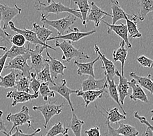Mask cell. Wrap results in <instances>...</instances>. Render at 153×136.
<instances>
[{
    "label": "cell",
    "instance_id": "6",
    "mask_svg": "<svg viewBox=\"0 0 153 136\" xmlns=\"http://www.w3.org/2000/svg\"><path fill=\"white\" fill-rule=\"evenodd\" d=\"M63 106V104H61L60 105H56L53 104V103H48V104L42 105L33 106V109L35 111H39L41 113L44 119H45L44 128H46L50 120L54 116L58 115L61 113Z\"/></svg>",
    "mask_w": 153,
    "mask_h": 136
},
{
    "label": "cell",
    "instance_id": "25",
    "mask_svg": "<svg viewBox=\"0 0 153 136\" xmlns=\"http://www.w3.org/2000/svg\"><path fill=\"white\" fill-rule=\"evenodd\" d=\"M31 30L35 32V34L40 41L46 44H47V39L53 34V32L46 28L45 27V25L43 24L41 26H39L36 23H33V28Z\"/></svg>",
    "mask_w": 153,
    "mask_h": 136
},
{
    "label": "cell",
    "instance_id": "33",
    "mask_svg": "<svg viewBox=\"0 0 153 136\" xmlns=\"http://www.w3.org/2000/svg\"><path fill=\"white\" fill-rule=\"evenodd\" d=\"M84 123L85 122L83 120L79 119L76 114L73 113L71 122L69 124L70 126L68 128H71V130L73 132L75 136H82V126Z\"/></svg>",
    "mask_w": 153,
    "mask_h": 136
},
{
    "label": "cell",
    "instance_id": "34",
    "mask_svg": "<svg viewBox=\"0 0 153 136\" xmlns=\"http://www.w3.org/2000/svg\"><path fill=\"white\" fill-rule=\"evenodd\" d=\"M36 78L40 82L42 83H51L54 85L56 83H54L53 80H52V77H51L50 71V68L48 64L46 63L45 64V67L42 69L41 71L36 73Z\"/></svg>",
    "mask_w": 153,
    "mask_h": 136
},
{
    "label": "cell",
    "instance_id": "54",
    "mask_svg": "<svg viewBox=\"0 0 153 136\" xmlns=\"http://www.w3.org/2000/svg\"><path fill=\"white\" fill-rule=\"evenodd\" d=\"M1 56H0V57H1Z\"/></svg>",
    "mask_w": 153,
    "mask_h": 136
},
{
    "label": "cell",
    "instance_id": "18",
    "mask_svg": "<svg viewBox=\"0 0 153 136\" xmlns=\"http://www.w3.org/2000/svg\"><path fill=\"white\" fill-rule=\"evenodd\" d=\"M129 87L132 89V94L130 95V99L133 101L139 100L144 103H148L149 100L147 95L145 94L143 88L140 86L136 80L134 79H131L130 81H128Z\"/></svg>",
    "mask_w": 153,
    "mask_h": 136
},
{
    "label": "cell",
    "instance_id": "24",
    "mask_svg": "<svg viewBox=\"0 0 153 136\" xmlns=\"http://www.w3.org/2000/svg\"><path fill=\"white\" fill-rule=\"evenodd\" d=\"M111 4V9L112 11V22L111 24L114 25L120 20H125L127 13L120 6L117 0H110Z\"/></svg>",
    "mask_w": 153,
    "mask_h": 136
},
{
    "label": "cell",
    "instance_id": "7",
    "mask_svg": "<svg viewBox=\"0 0 153 136\" xmlns=\"http://www.w3.org/2000/svg\"><path fill=\"white\" fill-rule=\"evenodd\" d=\"M45 49H48V48L39 45H36L34 49H31L30 48L28 49L31 60L30 66L32 69H34L35 73L41 71L45 65V59L42 56V51Z\"/></svg>",
    "mask_w": 153,
    "mask_h": 136
},
{
    "label": "cell",
    "instance_id": "5",
    "mask_svg": "<svg viewBox=\"0 0 153 136\" xmlns=\"http://www.w3.org/2000/svg\"><path fill=\"white\" fill-rule=\"evenodd\" d=\"M29 59H30V54L27 51L25 54L13 58L5 65L4 68L7 69L20 71L22 72V75L30 79L32 68L27 64V60Z\"/></svg>",
    "mask_w": 153,
    "mask_h": 136
},
{
    "label": "cell",
    "instance_id": "44",
    "mask_svg": "<svg viewBox=\"0 0 153 136\" xmlns=\"http://www.w3.org/2000/svg\"><path fill=\"white\" fill-rule=\"evenodd\" d=\"M85 134L87 136H101L100 128L98 126L90 128L85 131Z\"/></svg>",
    "mask_w": 153,
    "mask_h": 136
},
{
    "label": "cell",
    "instance_id": "42",
    "mask_svg": "<svg viewBox=\"0 0 153 136\" xmlns=\"http://www.w3.org/2000/svg\"><path fill=\"white\" fill-rule=\"evenodd\" d=\"M137 61L140 65L142 67L144 68H152V64H153V61L152 60L150 59V58L143 56H140L137 58Z\"/></svg>",
    "mask_w": 153,
    "mask_h": 136
},
{
    "label": "cell",
    "instance_id": "47",
    "mask_svg": "<svg viewBox=\"0 0 153 136\" xmlns=\"http://www.w3.org/2000/svg\"><path fill=\"white\" fill-rule=\"evenodd\" d=\"M7 59V56L6 53H5L3 55H1V56L0 57V75H1L3 69L5 68Z\"/></svg>",
    "mask_w": 153,
    "mask_h": 136
},
{
    "label": "cell",
    "instance_id": "26",
    "mask_svg": "<svg viewBox=\"0 0 153 136\" xmlns=\"http://www.w3.org/2000/svg\"><path fill=\"white\" fill-rule=\"evenodd\" d=\"M130 76L132 79L136 80V81L140 84V86L143 89L147 90L150 93L152 94V86L153 82L152 80V75L149 74L146 77H140L136 75V73L132 72L130 73Z\"/></svg>",
    "mask_w": 153,
    "mask_h": 136
},
{
    "label": "cell",
    "instance_id": "38",
    "mask_svg": "<svg viewBox=\"0 0 153 136\" xmlns=\"http://www.w3.org/2000/svg\"><path fill=\"white\" fill-rule=\"evenodd\" d=\"M39 93L41 95L43 100L45 101H48V98H54L56 96L55 92L51 90L49 86V83H42L40 86Z\"/></svg>",
    "mask_w": 153,
    "mask_h": 136
},
{
    "label": "cell",
    "instance_id": "55",
    "mask_svg": "<svg viewBox=\"0 0 153 136\" xmlns=\"http://www.w3.org/2000/svg\"><path fill=\"white\" fill-rule=\"evenodd\" d=\"M41 136H42V135H41Z\"/></svg>",
    "mask_w": 153,
    "mask_h": 136
},
{
    "label": "cell",
    "instance_id": "17",
    "mask_svg": "<svg viewBox=\"0 0 153 136\" xmlns=\"http://www.w3.org/2000/svg\"><path fill=\"white\" fill-rule=\"evenodd\" d=\"M102 22L108 26V34H111V32H114L123 40V41H125V44L127 45V47L129 48V49L132 48V45H131L128 39V30H127L126 26L125 24H120L118 25H112L106 23V22L104 20H102Z\"/></svg>",
    "mask_w": 153,
    "mask_h": 136
},
{
    "label": "cell",
    "instance_id": "31",
    "mask_svg": "<svg viewBox=\"0 0 153 136\" xmlns=\"http://www.w3.org/2000/svg\"><path fill=\"white\" fill-rule=\"evenodd\" d=\"M105 111L107 115H105V116H106V120L110 124H115L120 122V121L125 120L126 119V115L120 113L119 109L117 107L109 109L108 111L105 110Z\"/></svg>",
    "mask_w": 153,
    "mask_h": 136
},
{
    "label": "cell",
    "instance_id": "2",
    "mask_svg": "<svg viewBox=\"0 0 153 136\" xmlns=\"http://www.w3.org/2000/svg\"><path fill=\"white\" fill-rule=\"evenodd\" d=\"M55 45L56 47L59 48L63 51V55L61 59L64 62H70L75 58H78L79 60L90 59L89 55L85 54L83 50L76 49L71 41L64 40L62 42H59L57 40Z\"/></svg>",
    "mask_w": 153,
    "mask_h": 136
},
{
    "label": "cell",
    "instance_id": "37",
    "mask_svg": "<svg viewBox=\"0 0 153 136\" xmlns=\"http://www.w3.org/2000/svg\"><path fill=\"white\" fill-rule=\"evenodd\" d=\"M70 128L68 127H64L63 124L61 122H57L47 132L45 136H57L59 134L66 135L68 134V130Z\"/></svg>",
    "mask_w": 153,
    "mask_h": 136
},
{
    "label": "cell",
    "instance_id": "11",
    "mask_svg": "<svg viewBox=\"0 0 153 136\" xmlns=\"http://www.w3.org/2000/svg\"><path fill=\"white\" fill-rule=\"evenodd\" d=\"M50 89L51 90L53 91L54 92L58 93L62 97L64 98L67 101L68 104L71 109V111L74 112V109L71 100V95L72 94H77L79 90H73L68 88L67 86V81L65 79L61 80V83H56L54 85H52V86L50 87Z\"/></svg>",
    "mask_w": 153,
    "mask_h": 136
},
{
    "label": "cell",
    "instance_id": "15",
    "mask_svg": "<svg viewBox=\"0 0 153 136\" xmlns=\"http://www.w3.org/2000/svg\"><path fill=\"white\" fill-rule=\"evenodd\" d=\"M94 51L97 54L100 56V59L101 60L102 64V68L104 69V73L105 76L108 78L109 79H114V77L115 76V67L114 64L110 60L108 59L105 57V54L102 53H101L99 48L96 45L94 46Z\"/></svg>",
    "mask_w": 153,
    "mask_h": 136
},
{
    "label": "cell",
    "instance_id": "27",
    "mask_svg": "<svg viewBox=\"0 0 153 136\" xmlns=\"http://www.w3.org/2000/svg\"><path fill=\"white\" fill-rule=\"evenodd\" d=\"M107 90H105V92H107L108 93L109 95H110V98L114 100L115 103H117L120 108L121 109V110L123 112V115H126V113L125 111V109L123 107V105L121 104V103L119 101V94H118V92L117 90V85L115 83L114 79H109L107 78Z\"/></svg>",
    "mask_w": 153,
    "mask_h": 136
},
{
    "label": "cell",
    "instance_id": "48",
    "mask_svg": "<svg viewBox=\"0 0 153 136\" xmlns=\"http://www.w3.org/2000/svg\"><path fill=\"white\" fill-rule=\"evenodd\" d=\"M3 112L0 110V132L7 131V128L5 126V120L2 119Z\"/></svg>",
    "mask_w": 153,
    "mask_h": 136
},
{
    "label": "cell",
    "instance_id": "14",
    "mask_svg": "<svg viewBox=\"0 0 153 136\" xmlns=\"http://www.w3.org/2000/svg\"><path fill=\"white\" fill-rule=\"evenodd\" d=\"M39 95V93L30 94L25 92L18 91L15 89L9 92L6 95V98L13 99V101L11 104V107H14L20 103H25L37 99Z\"/></svg>",
    "mask_w": 153,
    "mask_h": 136
},
{
    "label": "cell",
    "instance_id": "21",
    "mask_svg": "<svg viewBox=\"0 0 153 136\" xmlns=\"http://www.w3.org/2000/svg\"><path fill=\"white\" fill-rule=\"evenodd\" d=\"M115 75L119 77V82L118 85L117 86V90L118 92L119 101L123 105L124 104L126 97L128 94V89H130L128 85V80L125 76L121 75L118 70H115Z\"/></svg>",
    "mask_w": 153,
    "mask_h": 136
},
{
    "label": "cell",
    "instance_id": "10",
    "mask_svg": "<svg viewBox=\"0 0 153 136\" xmlns=\"http://www.w3.org/2000/svg\"><path fill=\"white\" fill-rule=\"evenodd\" d=\"M71 33H68V34H64V35H58L57 36L54 37H50V38L47 39V42L50 41H52L54 39H63L66 40V41H69L72 42H77L79 41L80 39L85 38V37H88L91 35H93L97 32L96 30H93L89 32H80L78 28H74L73 30L71 29Z\"/></svg>",
    "mask_w": 153,
    "mask_h": 136
},
{
    "label": "cell",
    "instance_id": "40",
    "mask_svg": "<svg viewBox=\"0 0 153 136\" xmlns=\"http://www.w3.org/2000/svg\"><path fill=\"white\" fill-rule=\"evenodd\" d=\"M26 40L24 37L20 34H16L10 38V43H12L14 45L18 47H23L25 45Z\"/></svg>",
    "mask_w": 153,
    "mask_h": 136
},
{
    "label": "cell",
    "instance_id": "36",
    "mask_svg": "<svg viewBox=\"0 0 153 136\" xmlns=\"http://www.w3.org/2000/svg\"><path fill=\"white\" fill-rule=\"evenodd\" d=\"M116 131L123 136H137L139 135V131L134 126L122 123L119 124V126L116 130Z\"/></svg>",
    "mask_w": 153,
    "mask_h": 136
},
{
    "label": "cell",
    "instance_id": "30",
    "mask_svg": "<svg viewBox=\"0 0 153 136\" xmlns=\"http://www.w3.org/2000/svg\"><path fill=\"white\" fill-rule=\"evenodd\" d=\"M16 80V73L15 71H11L9 74L4 77L0 75V88L4 89H13L15 86Z\"/></svg>",
    "mask_w": 153,
    "mask_h": 136
},
{
    "label": "cell",
    "instance_id": "49",
    "mask_svg": "<svg viewBox=\"0 0 153 136\" xmlns=\"http://www.w3.org/2000/svg\"><path fill=\"white\" fill-rule=\"evenodd\" d=\"M142 136H153V128L147 127L146 131H145L143 135Z\"/></svg>",
    "mask_w": 153,
    "mask_h": 136
},
{
    "label": "cell",
    "instance_id": "13",
    "mask_svg": "<svg viewBox=\"0 0 153 136\" xmlns=\"http://www.w3.org/2000/svg\"><path fill=\"white\" fill-rule=\"evenodd\" d=\"M46 53L48 58V59H45V62L49 65L50 75L52 80L57 79L58 75H59L63 76L64 71L67 69L66 66L62 63L61 61L51 56L48 53V49H46Z\"/></svg>",
    "mask_w": 153,
    "mask_h": 136
},
{
    "label": "cell",
    "instance_id": "19",
    "mask_svg": "<svg viewBox=\"0 0 153 136\" xmlns=\"http://www.w3.org/2000/svg\"><path fill=\"white\" fill-rule=\"evenodd\" d=\"M137 15H136V14H134L132 16L127 14L125 17V20L126 23V26L127 30H128V37H130L131 39L140 38L142 36V34L137 26Z\"/></svg>",
    "mask_w": 153,
    "mask_h": 136
},
{
    "label": "cell",
    "instance_id": "39",
    "mask_svg": "<svg viewBox=\"0 0 153 136\" xmlns=\"http://www.w3.org/2000/svg\"><path fill=\"white\" fill-rule=\"evenodd\" d=\"M41 82L36 78V73L31 72L30 79V90L33 94L39 93V90L41 86Z\"/></svg>",
    "mask_w": 153,
    "mask_h": 136
},
{
    "label": "cell",
    "instance_id": "41",
    "mask_svg": "<svg viewBox=\"0 0 153 136\" xmlns=\"http://www.w3.org/2000/svg\"><path fill=\"white\" fill-rule=\"evenodd\" d=\"M15 133H14L13 134H9L8 133H7L6 131H3V134L5 135L6 136H35L36 134L39 133V132L41 131V128H37V129H36L34 131V132H33L32 134H24V132L22 131V130L19 129L18 127L15 128Z\"/></svg>",
    "mask_w": 153,
    "mask_h": 136
},
{
    "label": "cell",
    "instance_id": "50",
    "mask_svg": "<svg viewBox=\"0 0 153 136\" xmlns=\"http://www.w3.org/2000/svg\"><path fill=\"white\" fill-rule=\"evenodd\" d=\"M0 50H3V51H7V48L6 47L0 46Z\"/></svg>",
    "mask_w": 153,
    "mask_h": 136
},
{
    "label": "cell",
    "instance_id": "23",
    "mask_svg": "<svg viewBox=\"0 0 153 136\" xmlns=\"http://www.w3.org/2000/svg\"><path fill=\"white\" fill-rule=\"evenodd\" d=\"M100 60V56L98 55V57L94 60L87 62V63H81L77 60L74 62V64L77 66L78 70L77 74L78 75H88L94 77V65L97 62Z\"/></svg>",
    "mask_w": 153,
    "mask_h": 136
},
{
    "label": "cell",
    "instance_id": "29",
    "mask_svg": "<svg viewBox=\"0 0 153 136\" xmlns=\"http://www.w3.org/2000/svg\"><path fill=\"white\" fill-rule=\"evenodd\" d=\"M140 11L137 18L143 21L149 13L153 11V0H139Z\"/></svg>",
    "mask_w": 153,
    "mask_h": 136
},
{
    "label": "cell",
    "instance_id": "16",
    "mask_svg": "<svg viewBox=\"0 0 153 136\" xmlns=\"http://www.w3.org/2000/svg\"><path fill=\"white\" fill-rule=\"evenodd\" d=\"M107 86L106 77L100 79H96L94 77L89 76L88 78L83 80L82 83V91L100 90Z\"/></svg>",
    "mask_w": 153,
    "mask_h": 136
},
{
    "label": "cell",
    "instance_id": "52",
    "mask_svg": "<svg viewBox=\"0 0 153 136\" xmlns=\"http://www.w3.org/2000/svg\"><path fill=\"white\" fill-rule=\"evenodd\" d=\"M63 136H68V134H66V135H63Z\"/></svg>",
    "mask_w": 153,
    "mask_h": 136
},
{
    "label": "cell",
    "instance_id": "12",
    "mask_svg": "<svg viewBox=\"0 0 153 136\" xmlns=\"http://www.w3.org/2000/svg\"><path fill=\"white\" fill-rule=\"evenodd\" d=\"M106 16L111 17V14L102 10L96 5L95 3L93 2L91 3V9L88 14H87L86 23L93 22L94 23V26L98 28L99 26L100 23L104 20V18Z\"/></svg>",
    "mask_w": 153,
    "mask_h": 136
},
{
    "label": "cell",
    "instance_id": "4",
    "mask_svg": "<svg viewBox=\"0 0 153 136\" xmlns=\"http://www.w3.org/2000/svg\"><path fill=\"white\" fill-rule=\"evenodd\" d=\"M8 122L13 123V126L9 131V134H12L13 131L16 128L27 124L28 128L31 127V116L30 113V109L27 106L24 105L21 110L16 113H9L6 117Z\"/></svg>",
    "mask_w": 153,
    "mask_h": 136
},
{
    "label": "cell",
    "instance_id": "43",
    "mask_svg": "<svg viewBox=\"0 0 153 136\" xmlns=\"http://www.w3.org/2000/svg\"><path fill=\"white\" fill-rule=\"evenodd\" d=\"M0 38H1V41H4L6 44L10 43V35L5 30H3L1 27V16H0Z\"/></svg>",
    "mask_w": 153,
    "mask_h": 136
},
{
    "label": "cell",
    "instance_id": "46",
    "mask_svg": "<svg viewBox=\"0 0 153 136\" xmlns=\"http://www.w3.org/2000/svg\"><path fill=\"white\" fill-rule=\"evenodd\" d=\"M105 124L107 125V128H108V131H107V135L108 136H123L122 135L118 134L117 132L116 131V129L113 128L110 123L108 122V121L106 120V122H105Z\"/></svg>",
    "mask_w": 153,
    "mask_h": 136
},
{
    "label": "cell",
    "instance_id": "20",
    "mask_svg": "<svg viewBox=\"0 0 153 136\" xmlns=\"http://www.w3.org/2000/svg\"><path fill=\"white\" fill-rule=\"evenodd\" d=\"M105 89L106 88L100 90L82 91L79 90L76 94H77L78 97H82L83 98V101L85 102V107H87L91 103L97 100V99H99L102 97Z\"/></svg>",
    "mask_w": 153,
    "mask_h": 136
},
{
    "label": "cell",
    "instance_id": "3",
    "mask_svg": "<svg viewBox=\"0 0 153 136\" xmlns=\"http://www.w3.org/2000/svg\"><path fill=\"white\" fill-rule=\"evenodd\" d=\"M77 18L73 14H69L68 15L60 19L50 20L41 14V21L44 25H48L49 26L55 28L58 35H64L68 30H71V26L76 23Z\"/></svg>",
    "mask_w": 153,
    "mask_h": 136
},
{
    "label": "cell",
    "instance_id": "32",
    "mask_svg": "<svg viewBox=\"0 0 153 136\" xmlns=\"http://www.w3.org/2000/svg\"><path fill=\"white\" fill-rule=\"evenodd\" d=\"M30 79L27 77L22 76L21 74H16V80L15 83V89L18 91L25 92L30 93Z\"/></svg>",
    "mask_w": 153,
    "mask_h": 136
},
{
    "label": "cell",
    "instance_id": "45",
    "mask_svg": "<svg viewBox=\"0 0 153 136\" xmlns=\"http://www.w3.org/2000/svg\"><path fill=\"white\" fill-rule=\"evenodd\" d=\"M134 117H135V118L137 119L138 120H139L140 122V123H141L142 124H144V125H145V126H147V127H148V128H152V125H151L150 123H149V122H148V120H147V119L145 118V116H140V115H139V113H138V112H137V111L134 112Z\"/></svg>",
    "mask_w": 153,
    "mask_h": 136
},
{
    "label": "cell",
    "instance_id": "51",
    "mask_svg": "<svg viewBox=\"0 0 153 136\" xmlns=\"http://www.w3.org/2000/svg\"><path fill=\"white\" fill-rule=\"evenodd\" d=\"M52 0H47V2H48V3H50L51 2H52Z\"/></svg>",
    "mask_w": 153,
    "mask_h": 136
},
{
    "label": "cell",
    "instance_id": "53",
    "mask_svg": "<svg viewBox=\"0 0 153 136\" xmlns=\"http://www.w3.org/2000/svg\"><path fill=\"white\" fill-rule=\"evenodd\" d=\"M71 2H72V0H71Z\"/></svg>",
    "mask_w": 153,
    "mask_h": 136
},
{
    "label": "cell",
    "instance_id": "8",
    "mask_svg": "<svg viewBox=\"0 0 153 136\" xmlns=\"http://www.w3.org/2000/svg\"><path fill=\"white\" fill-rule=\"evenodd\" d=\"M8 26L10 27V30H13V32H16V34H20L21 35H22L26 41H28L29 43L34 44V45H42V46H45L48 49H52L54 51H56L57 50L55 49V48L52 47V46H50L48 44L44 43L41 42L40 40L37 38V35L35 34L34 32H33L31 30H29V29H20L16 28L15 26H14V24L13 21H10V23L8 24Z\"/></svg>",
    "mask_w": 153,
    "mask_h": 136
},
{
    "label": "cell",
    "instance_id": "35",
    "mask_svg": "<svg viewBox=\"0 0 153 136\" xmlns=\"http://www.w3.org/2000/svg\"><path fill=\"white\" fill-rule=\"evenodd\" d=\"M29 48H30L29 45L27 47H18L13 45L9 50H7L6 51L7 58L12 60L17 56L23 55L27 52Z\"/></svg>",
    "mask_w": 153,
    "mask_h": 136
},
{
    "label": "cell",
    "instance_id": "22",
    "mask_svg": "<svg viewBox=\"0 0 153 136\" xmlns=\"http://www.w3.org/2000/svg\"><path fill=\"white\" fill-rule=\"evenodd\" d=\"M126 44L122 39H119V47L117 49H115L113 52V59L115 62L119 61L121 64V75H124V69H125V64L126 60V57L128 55V50L125 48Z\"/></svg>",
    "mask_w": 153,
    "mask_h": 136
},
{
    "label": "cell",
    "instance_id": "28",
    "mask_svg": "<svg viewBox=\"0 0 153 136\" xmlns=\"http://www.w3.org/2000/svg\"><path fill=\"white\" fill-rule=\"evenodd\" d=\"M72 1H74L75 4L78 6V9L82 16V24L85 28H87L86 18L91 9L89 0H72Z\"/></svg>",
    "mask_w": 153,
    "mask_h": 136
},
{
    "label": "cell",
    "instance_id": "1",
    "mask_svg": "<svg viewBox=\"0 0 153 136\" xmlns=\"http://www.w3.org/2000/svg\"><path fill=\"white\" fill-rule=\"evenodd\" d=\"M34 7L38 11L42 12V14L46 18L51 13L59 14L62 13H68L69 14H73L76 18H78L82 20L81 14L79 12L78 9L71 8V7L62 4L61 2H55L53 0L48 3V5H46L40 0H37L35 3Z\"/></svg>",
    "mask_w": 153,
    "mask_h": 136
},
{
    "label": "cell",
    "instance_id": "9",
    "mask_svg": "<svg viewBox=\"0 0 153 136\" xmlns=\"http://www.w3.org/2000/svg\"><path fill=\"white\" fill-rule=\"evenodd\" d=\"M22 12V9L14 5L13 7H10L6 4L0 3V16L1 21H3V30H5L8 27V24L13 18L19 15Z\"/></svg>",
    "mask_w": 153,
    "mask_h": 136
}]
</instances>
